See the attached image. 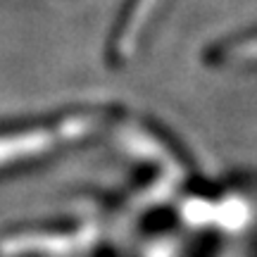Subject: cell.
Wrapping results in <instances>:
<instances>
[{
	"mask_svg": "<svg viewBox=\"0 0 257 257\" xmlns=\"http://www.w3.org/2000/svg\"><path fill=\"white\" fill-rule=\"evenodd\" d=\"M83 128V121H67L60 131H29L22 136H10V138H0V162H10V160H17V157H29L43 153L55 143L60 134H79Z\"/></svg>",
	"mask_w": 257,
	"mask_h": 257,
	"instance_id": "obj_1",
	"label": "cell"
}]
</instances>
